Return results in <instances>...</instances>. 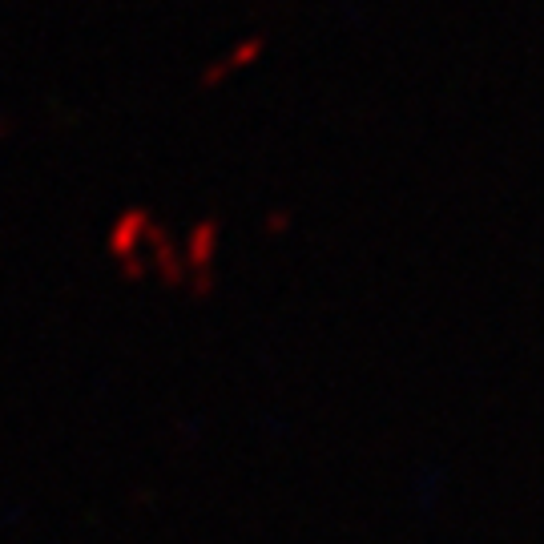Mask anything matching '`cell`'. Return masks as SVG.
<instances>
[{"instance_id":"1","label":"cell","mask_w":544,"mask_h":544,"mask_svg":"<svg viewBox=\"0 0 544 544\" xmlns=\"http://www.w3.org/2000/svg\"><path fill=\"white\" fill-rule=\"evenodd\" d=\"M258 53H262V41H258V37H254V41H242V45H238V53H234V57H230L226 65H230V69H238V65H246V61H254Z\"/></svg>"},{"instance_id":"2","label":"cell","mask_w":544,"mask_h":544,"mask_svg":"<svg viewBox=\"0 0 544 544\" xmlns=\"http://www.w3.org/2000/svg\"><path fill=\"white\" fill-rule=\"evenodd\" d=\"M226 73H230V65H226V61H218V65H210V69L202 73V85H218Z\"/></svg>"}]
</instances>
